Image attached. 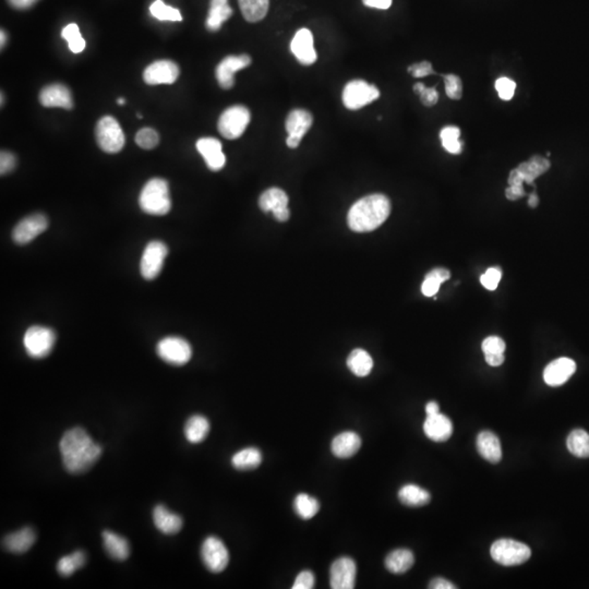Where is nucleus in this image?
Here are the masks:
<instances>
[{
    "mask_svg": "<svg viewBox=\"0 0 589 589\" xmlns=\"http://www.w3.org/2000/svg\"><path fill=\"white\" fill-rule=\"evenodd\" d=\"M59 450L65 468L72 475L88 472L102 455V446L94 442L81 427L71 428L64 433L59 442Z\"/></svg>",
    "mask_w": 589,
    "mask_h": 589,
    "instance_id": "1",
    "label": "nucleus"
},
{
    "mask_svg": "<svg viewBox=\"0 0 589 589\" xmlns=\"http://www.w3.org/2000/svg\"><path fill=\"white\" fill-rule=\"evenodd\" d=\"M391 213V202L384 194H370L355 203L348 213V225L357 232L377 230Z\"/></svg>",
    "mask_w": 589,
    "mask_h": 589,
    "instance_id": "2",
    "label": "nucleus"
},
{
    "mask_svg": "<svg viewBox=\"0 0 589 589\" xmlns=\"http://www.w3.org/2000/svg\"><path fill=\"white\" fill-rule=\"evenodd\" d=\"M139 204L150 216H166L171 209L168 183L161 178L147 181L140 194Z\"/></svg>",
    "mask_w": 589,
    "mask_h": 589,
    "instance_id": "3",
    "label": "nucleus"
},
{
    "mask_svg": "<svg viewBox=\"0 0 589 589\" xmlns=\"http://www.w3.org/2000/svg\"><path fill=\"white\" fill-rule=\"evenodd\" d=\"M494 561L503 567H516L527 562L531 557V548L514 539H499L490 549Z\"/></svg>",
    "mask_w": 589,
    "mask_h": 589,
    "instance_id": "4",
    "label": "nucleus"
},
{
    "mask_svg": "<svg viewBox=\"0 0 589 589\" xmlns=\"http://www.w3.org/2000/svg\"><path fill=\"white\" fill-rule=\"evenodd\" d=\"M96 141L98 147L106 153H118L125 145V135L117 120L112 116H105L98 120L95 128Z\"/></svg>",
    "mask_w": 589,
    "mask_h": 589,
    "instance_id": "5",
    "label": "nucleus"
},
{
    "mask_svg": "<svg viewBox=\"0 0 589 589\" xmlns=\"http://www.w3.org/2000/svg\"><path fill=\"white\" fill-rule=\"evenodd\" d=\"M56 342V334L52 329L34 326L27 329L23 338L25 350L29 357L42 359L47 357Z\"/></svg>",
    "mask_w": 589,
    "mask_h": 589,
    "instance_id": "6",
    "label": "nucleus"
},
{
    "mask_svg": "<svg viewBox=\"0 0 589 589\" xmlns=\"http://www.w3.org/2000/svg\"><path fill=\"white\" fill-rule=\"evenodd\" d=\"M251 120L249 110L245 106L236 105L227 108L218 119V128L220 135L228 140L241 137Z\"/></svg>",
    "mask_w": 589,
    "mask_h": 589,
    "instance_id": "7",
    "label": "nucleus"
},
{
    "mask_svg": "<svg viewBox=\"0 0 589 589\" xmlns=\"http://www.w3.org/2000/svg\"><path fill=\"white\" fill-rule=\"evenodd\" d=\"M380 91L364 80H352L343 91V103L350 110H358L379 98Z\"/></svg>",
    "mask_w": 589,
    "mask_h": 589,
    "instance_id": "8",
    "label": "nucleus"
},
{
    "mask_svg": "<svg viewBox=\"0 0 589 589\" xmlns=\"http://www.w3.org/2000/svg\"><path fill=\"white\" fill-rule=\"evenodd\" d=\"M157 355L167 364L184 366L190 362L192 348L186 340L176 336H168L159 340L157 346Z\"/></svg>",
    "mask_w": 589,
    "mask_h": 589,
    "instance_id": "9",
    "label": "nucleus"
},
{
    "mask_svg": "<svg viewBox=\"0 0 589 589\" xmlns=\"http://www.w3.org/2000/svg\"><path fill=\"white\" fill-rule=\"evenodd\" d=\"M201 557L206 569L212 573H220L230 563V552L220 538L210 536L203 541Z\"/></svg>",
    "mask_w": 589,
    "mask_h": 589,
    "instance_id": "10",
    "label": "nucleus"
},
{
    "mask_svg": "<svg viewBox=\"0 0 589 589\" xmlns=\"http://www.w3.org/2000/svg\"><path fill=\"white\" fill-rule=\"evenodd\" d=\"M167 255H168V248L164 242L157 241V240L149 242L143 251L141 263H140L142 277L149 281L157 279L163 269Z\"/></svg>",
    "mask_w": 589,
    "mask_h": 589,
    "instance_id": "11",
    "label": "nucleus"
},
{
    "mask_svg": "<svg viewBox=\"0 0 589 589\" xmlns=\"http://www.w3.org/2000/svg\"><path fill=\"white\" fill-rule=\"evenodd\" d=\"M48 227V220L44 214L37 213L20 220L13 232V239L18 245H27Z\"/></svg>",
    "mask_w": 589,
    "mask_h": 589,
    "instance_id": "12",
    "label": "nucleus"
},
{
    "mask_svg": "<svg viewBox=\"0 0 589 589\" xmlns=\"http://www.w3.org/2000/svg\"><path fill=\"white\" fill-rule=\"evenodd\" d=\"M357 567L350 557H338L331 565L330 584L333 589H352L356 583Z\"/></svg>",
    "mask_w": 589,
    "mask_h": 589,
    "instance_id": "13",
    "label": "nucleus"
},
{
    "mask_svg": "<svg viewBox=\"0 0 589 589\" xmlns=\"http://www.w3.org/2000/svg\"><path fill=\"white\" fill-rule=\"evenodd\" d=\"M312 123L313 117L308 110H291L285 124L287 133H289V138L286 140L287 147L291 149L298 147L299 143L310 129Z\"/></svg>",
    "mask_w": 589,
    "mask_h": 589,
    "instance_id": "14",
    "label": "nucleus"
},
{
    "mask_svg": "<svg viewBox=\"0 0 589 589\" xmlns=\"http://www.w3.org/2000/svg\"><path fill=\"white\" fill-rule=\"evenodd\" d=\"M289 196L279 188L267 189L259 199V206L263 212L273 213L274 218L279 222L289 220L291 212L289 209Z\"/></svg>",
    "mask_w": 589,
    "mask_h": 589,
    "instance_id": "15",
    "label": "nucleus"
},
{
    "mask_svg": "<svg viewBox=\"0 0 589 589\" xmlns=\"http://www.w3.org/2000/svg\"><path fill=\"white\" fill-rule=\"evenodd\" d=\"M251 64V58L248 55L240 56H227L218 64L216 70V77L218 84L224 90H230L235 84V74L241 69L247 68Z\"/></svg>",
    "mask_w": 589,
    "mask_h": 589,
    "instance_id": "16",
    "label": "nucleus"
},
{
    "mask_svg": "<svg viewBox=\"0 0 589 589\" xmlns=\"http://www.w3.org/2000/svg\"><path fill=\"white\" fill-rule=\"evenodd\" d=\"M179 68L171 60H159L147 67L143 72L145 84L150 86L173 84L178 79Z\"/></svg>",
    "mask_w": 589,
    "mask_h": 589,
    "instance_id": "17",
    "label": "nucleus"
},
{
    "mask_svg": "<svg viewBox=\"0 0 589 589\" xmlns=\"http://www.w3.org/2000/svg\"><path fill=\"white\" fill-rule=\"evenodd\" d=\"M576 371V364L571 358L561 357L548 364L543 371V380L550 387H560Z\"/></svg>",
    "mask_w": 589,
    "mask_h": 589,
    "instance_id": "18",
    "label": "nucleus"
},
{
    "mask_svg": "<svg viewBox=\"0 0 589 589\" xmlns=\"http://www.w3.org/2000/svg\"><path fill=\"white\" fill-rule=\"evenodd\" d=\"M291 53L297 60L305 66H311L317 62V53L313 46V35L310 29H300L297 31L291 44Z\"/></svg>",
    "mask_w": 589,
    "mask_h": 589,
    "instance_id": "19",
    "label": "nucleus"
},
{
    "mask_svg": "<svg viewBox=\"0 0 589 589\" xmlns=\"http://www.w3.org/2000/svg\"><path fill=\"white\" fill-rule=\"evenodd\" d=\"M39 102L44 107H60L65 110L74 107L70 90L60 84L45 86L39 93Z\"/></svg>",
    "mask_w": 589,
    "mask_h": 589,
    "instance_id": "20",
    "label": "nucleus"
},
{
    "mask_svg": "<svg viewBox=\"0 0 589 589\" xmlns=\"http://www.w3.org/2000/svg\"><path fill=\"white\" fill-rule=\"evenodd\" d=\"M196 145L211 171H218L225 166L226 157L222 151V143L218 139L201 138Z\"/></svg>",
    "mask_w": 589,
    "mask_h": 589,
    "instance_id": "21",
    "label": "nucleus"
},
{
    "mask_svg": "<svg viewBox=\"0 0 589 589\" xmlns=\"http://www.w3.org/2000/svg\"><path fill=\"white\" fill-rule=\"evenodd\" d=\"M423 432L435 442H445L453 435L452 421L440 413L427 416V419L423 423Z\"/></svg>",
    "mask_w": 589,
    "mask_h": 589,
    "instance_id": "22",
    "label": "nucleus"
},
{
    "mask_svg": "<svg viewBox=\"0 0 589 589\" xmlns=\"http://www.w3.org/2000/svg\"><path fill=\"white\" fill-rule=\"evenodd\" d=\"M153 522H154L155 527L165 535H176L184 525V522L178 514L173 513L167 509L166 506L161 504L155 506L153 511Z\"/></svg>",
    "mask_w": 589,
    "mask_h": 589,
    "instance_id": "23",
    "label": "nucleus"
},
{
    "mask_svg": "<svg viewBox=\"0 0 589 589\" xmlns=\"http://www.w3.org/2000/svg\"><path fill=\"white\" fill-rule=\"evenodd\" d=\"M360 446L362 439L359 435L352 431H345L333 439L331 450L336 458H350L359 451Z\"/></svg>",
    "mask_w": 589,
    "mask_h": 589,
    "instance_id": "24",
    "label": "nucleus"
},
{
    "mask_svg": "<svg viewBox=\"0 0 589 589\" xmlns=\"http://www.w3.org/2000/svg\"><path fill=\"white\" fill-rule=\"evenodd\" d=\"M477 450L484 460L496 464L502 460L501 442L496 433L482 431L477 437Z\"/></svg>",
    "mask_w": 589,
    "mask_h": 589,
    "instance_id": "25",
    "label": "nucleus"
},
{
    "mask_svg": "<svg viewBox=\"0 0 589 589\" xmlns=\"http://www.w3.org/2000/svg\"><path fill=\"white\" fill-rule=\"evenodd\" d=\"M37 534L32 527H25L15 533L9 534L4 539V547L9 552L21 555L27 552L34 545Z\"/></svg>",
    "mask_w": 589,
    "mask_h": 589,
    "instance_id": "26",
    "label": "nucleus"
},
{
    "mask_svg": "<svg viewBox=\"0 0 589 589\" xmlns=\"http://www.w3.org/2000/svg\"><path fill=\"white\" fill-rule=\"evenodd\" d=\"M102 536L104 548L112 559L116 561L127 560L130 555V545L126 538L110 531H103Z\"/></svg>",
    "mask_w": 589,
    "mask_h": 589,
    "instance_id": "27",
    "label": "nucleus"
},
{
    "mask_svg": "<svg viewBox=\"0 0 589 589\" xmlns=\"http://www.w3.org/2000/svg\"><path fill=\"white\" fill-rule=\"evenodd\" d=\"M415 563V555L409 549H396L385 557V567L392 574H404L409 572Z\"/></svg>",
    "mask_w": 589,
    "mask_h": 589,
    "instance_id": "28",
    "label": "nucleus"
},
{
    "mask_svg": "<svg viewBox=\"0 0 589 589\" xmlns=\"http://www.w3.org/2000/svg\"><path fill=\"white\" fill-rule=\"evenodd\" d=\"M232 15V10L228 5V0H211L210 10L206 21V29L211 32H216Z\"/></svg>",
    "mask_w": 589,
    "mask_h": 589,
    "instance_id": "29",
    "label": "nucleus"
},
{
    "mask_svg": "<svg viewBox=\"0 0 589 589\" xmlns=\"http://www.w3.org/2000/svg\"><path fill=\"white\" fill-rule=\"evenodd\" d=\"M550 161H548L547 159L535 155V157L528 159L527 161H524V163L519 164L516 171H519V176L523 179L524 183L533 185L535 179L545 174V171L550 168Z\"/></svg>",
    "mask_w": 589,
    "mask_h": 589,
    "instance_id": "30",
    "label": "nucleus"
},
{
    "mask_svg": "<svg viewBox=\"0 0 589 589\" xmlns=\"http://www.w3.org/2000/svg\"><path fill=\"white\" fill-rule=\"evenodd\" d=\"M210 431V423L204 416H191L185 425V435L192 444H198L206 440Z\"/></svg>",
    "mask_w": 589,
    "mask_h": 589,
    "instance_id": "31",
    "label": "nucleus"
},
{
    "mask_svg": "<svg viewBox=\"0 0 589 589\" xmlns=\"http://www.w3.org/2000/svg\"><path fill=\"white\" fill-rule=\"evenodd\" d=\"M399 499L404 505L411 508H419L427 505L430 502L431 496L427 490L417 484H405L399 491Z\"/></svg>",
    "mask_w": 589,
    "mask_h": 589,
    "instance_id": "32",
    "label": "nucleus"
},
{
    "mask_svg": "<svg viewBox=\"0 0 589 589\" xmlns=\"http://www.w3.org/2000/svg\"><path fill=\"white\" fill-rule=\"evenodd\" d=\"M348 367L357 377H367L373 368V360L369 352L362 348L352 350L348 359Z\"/></svg>",
    "mask_w": 589,
    "mask_h": 589,
    "instance_id": "33",
    "label": "nucleus"
},
{
    "mask_svg": "<svg viewBox=\"0 0 589 589\" xmlns=\"http://www.w3.org/2000/svg\"><path fill=\"white\" fill-rule=\"evenodd\" d=\"M261 462L262 454L257 448L244 449L232 458V466L241 472L256 470L261 465Z\"/></svg>",
    "mask_w": 589,
    "mask_h": 589,
    "instance_id": "34",
    "label": "nucleus"
},
{
    "mask_svg": "<svg viewBox=\"0 0 589 589\" xmlns=\"http://www.w3.org/2000/svg\"><path fill=\"white\" fill-rule=\"evenodd\" d=\"M238 4L248 22H259L269 11L270 0H238Z\"/></svg>",
    "mask_w": 589,
    "mask_h": 589,
    "instance_id": "35",
    "label": "nucleus"
},
{
    "mask_svg": "<svg viewBox=\"0 0 589 589\" xmlns=\"http://www.w3.org/2000/svg\"><path fill=\"white\" fill-rule=\"evenodd\" d=\"M293 510L300 519H311L320 511V502L307 494H299L293 500Z\"/></svg>",
    "mask_w": 589,
    "mask_h": 589,
    "instance_id": "36",
    "label": "nucleus"
},
{
    "mask_svg": "<svg viewBox=\"0 0 589 589\" xmlns=\"http://www.w3.org/2000/svg\"><path fill=\"white\" fill-rule=\"evenodd\" d=\"M567 449L576 458H589V435L583 429H575L569 435Z\"/></svg>",
    "mask_w": 589,
    "mask_h": 589,
    "instance_id": "37",
    "label": "nucleus"
},
{
    "mask_svg": "<svg viewBox=\"0 0 589 589\" xmlns=\"http://www.w3.org/2000/svg\"><path fill=\"white\" fill-rule=\"evenodd\" d=\"M86 555L84 551L77 550L71 555L62 557L57 563V571L64 577H69L76 571L86 565Z\"/></svg>",
    "mask_w": 589,
    "mask_h": 589,
    "instance_id": "38",
    "label": "nucleus"
},
{
    "mask_svg": "<svg viewBox=\"0 0 589 589\" xmlns=\"http://www.w3.org/2000/svg\"><path fill=\"white\" fill-rule=\"evenodd\" d=\"M461 130L455 126L443 128L440 133L441 141L451 154H460L463 151V143L460 141Z\"/></svg>",
    "mask_w": 589,
    "mask_h": 589,
    "instance_id": "39",
    "label": "nucleus"
},
{
    "mask_svg": "<svg viewBox=\"0 0 589 589\" xmlns=\"http://www.w3.org/2000/svg\"><path fill=\"white\" fill-rule=\"evenodd\" d=\"M150 13H151L152 17H154L155 19L159 20V21L178 22V21L183 20L180 11L176 9V8L169 7V6L165 5L163 0H157V1L152 4L151 7H150Z\"/></svg>",
    "mask_w": 589,
    "mask_h": 589,
    "instance_id": "40",
    "label": "nucleus"
},
{
    "mask_svg": "<svg viewBox=\"0 0 589 589\" xmlns=\"http://www.w3.org/2000/svg\"><path fill=\"white\" fill-rule=\"evenodd\" d=\"M62 37L68 42L71 52L74 53V54L84 52V48H86V41L81 35L78 25H74V23L67 25L62 29Z\"/></svg>",
    "mask_w": 589,
    "mask_h": 589,
    "instance_id": "41",
    "label": "nucleus"
},
{
    "mask_svg": "<svg viewBox=\"0 0 589 589\" xmlns=\"http://www.w3.org/2000/svg\"><path fill=\"white\" fill-rule=\"evenodd\" d=\"M135 142L140 147L145 150L154 149L159 142V135L152 128H143L135 135Z\"/></svg>",
    "mask_w": 589,
    "mask_h": 589,
    "instance_id": "42",
    "label": "nucleus"
},
{
    "mask_svg": "<svg viewBox=\"0 0 589 589\" xmlns=\"http://www.w3.org/2000/svg\"><path fill=\"white\" fill-rule=\"evenodd\" d=\"M445 92L451 100H461L463 96L462 80L456 74H446L444 77Z\"/></svg>",
    "mask_w": 589,
    "mask_h": 589,
    "instance_id": "43",
    "label": "nucleus"
},
{
    "mask_svg": "<svg viewBox=\"0 0 589 589\" xmlns=\"http://www.w3.org/2000/svg\"><path fill=\"white\" fill-rule=\"evenodd\" d=\"M516 84L511 79L503 78L498 79L496 81V90L498 91L499 98L503 100H510L513 98L515 94Z\"/></svg>",
    "mask_w": 589,
    "mask_h": 589,
    "instance_id": "44",
    "label": "nucleus"
},
{
    "mask_svg": "<svg viewBox=\"0 0 589 589\" xmlns=\"http://www.w3.org/2000/svg\"><path fill=\"white\" fill-rule=\"evenodd\" d=\"M501 270L499 267H490L486 273L480 277L482 286L488 291H494L501 281Z\"/></svg>",
    "mask_w": 589,
    "mask_h": 589,
    "instance_id": "45",
    "label": "nucleus"
},
{
    "mask_svg": "<svg viewBox=\"0 0 589 589\" xmlns=\"http://www.w3.org/2000/svg\"><path fill=\"white\" fill-rule=\"evenodd\" d=\"M482 352L486 354H504L506 345L502 338L498 336H489L482 342Z\"/></svg>",
    "mask_w": 589,
    "mask_h": 589,
    "instance_id": "46",
    "label": "nucleus"
},
{
    "mask_svg": "<svg viewBox=\"0 0 589 589\" xmlns=\"http://www.w3.org/2000/svg\"><path fill=\"white\" fill-rule=\"evenodd\" d=\"M316 584V577L311 571L305 570L297 575L293 589H312Z\"/></svg>",
    "mask_w": 589,
    "mask_h": 589,
    "instance_id": "47",
    "label": "nucleus"
},
{
    "mask_svg": "<svg viewBox=\"0 0 589 589\" xmlns=\"http://www.w3.org/2000/svg\"><path fill=\"white\" fill-rule=\"evenodd\" d=\"M441 284L442 283L437 277L428 273L425 275V281H423V286H421V291L425 296H435V293H438L439 289H440Z\"/></svg>",
    "mask_w": 589,
    "mask_h": 589,
    "instance_id": "48",
    "label": "nucleus"
},
{
    "mask_svg": "<svg viewBox=\"0 0 589 589\" xmlns=\"http://www.w3.org/2000/svg\"><path fill=\"white\" fill-rule=\"evenodd\" d=\"M15 164H17V159L15 155L10 152L3 151L0 154V173L1 175L9 174L10 171L15 169Z\"/></svg>",
    "mask_w": 589,
    "mask_h": 589,
    "instance_id": "49",
    "label": "nucleus"
},
{
    "mask_svg": "<svg viewBox=\"0 0 589 589\" xmlns=\"http://www.w3.org/2000/svg\"><path fill=\"white\" fill-rule=\"evenodd\" d=\"M409 72H411L413 78H425V77L435 74L432 65L429 62H421L418 64L411 65L409 68Z\"/></svg>",
    "mask_w": 589,
    "mask_h": 589,
    "instance_id": "50",
    "label": "nucleus"
},
{
    "mask_svg": "<svg viewBox=\"0 0 589 589\" xmlns=\"http://www.w3.org/2000/svg\"><path fill=\"white\" fill-rule=\"evenodd\" d=\"M419 96H421V103L427 107H431V106H435V104L438 103L439 93L435 88H427L425 86L419 93Z\"/></svg>",
    "mask_w": 589,
    "mask_h": 589,
    "instance_id": "51",
    "label": "nucleus"
},
{
    "mask_svg": "<svg viewBox=\"0 0 589 589\" xmlns=\"http://www.w3.org/2000/svg\"><path fill=\"white\" fill-rule=\"evenodd\" d=\"M429 588L431 589H456L458 587L455 586L450 581L445 580L442 577H437L431 581L429 584Z\"/></svg>",
    "mask_w": 589,
    "mask_h": 589,
    "instance_id": "52",
    "label": "nucleus"
},
{
    "mask_svg": "<svg viewBox=\"0 0 589 589\" xmlns=\"http://www.w3.org/2000/svg\"><path fill=\"white\" fill-rule=\"evenodd\" d=\"M506 198L511 201L519 200L522 197L525 196V190L523 186H509L505 190Z\"/></svg>",
    "mask_w": 589,
    "mask_h": 589,
    "instance_id": "53",
    "label": "nucleus"
},
{
    "mask_svg": "<svg viewBox=\"0 0 589 589\" xmlns=\"http://www.w3.org/2000/svg\"><path fill=\"white\" fill-rule=\"evenodd\" d=\"M364 6L376 9H389L392 6V0H362Z\"/></svg>",
    "mask_w": 589,
    "mask_h": 589,
    "instance_id": "54",
    "label": "nucleus"
},
{
    "mask_svg": "<svg viewBox=\"0 0 589 589\" xmlns=\"http://www.w3.org/2000/svg\"><path fill=\"white\" fill-rule=\"evenodd\" d=\"M484 359H486L487 364L491 367H499L503 364L505 357H504V354H486L484 355Z\"/></svg>",
    "mask_w": 589,
    "mask_h": 589,
    "instance_id": "55",
    "label": "nucleus"
},
{
    "mask_svg": "<svg viewBox=\"0 0 589 589\" xmlns=\"http://www.w3.org/2000/svg\"><path fill=\"white\" fill-rule=\"evenodd\" d=\"M11 7L15 9H27V8L32 7L35 3L39 0H7Z\"/></svg>",
    "mask_w": 589,
    "mask_h": 589,
    "instance_id": "56",
    "label": "nucleus"
},
{
    "mask_svg": "<svg viewBox=\"0 0 589 589\" xmlns=\"http://www.w3.org/2000/svg\"><path fill=\"white\" fill-rule=\"evenodd\" d=\"M429 273H430L431 275H433V277H437L441 283H444L445 281H448L451 277L450 272H449L446 269H443V267L432 270V271L429 272Z\"/></svg>",
    "mask_w": 589,
    "mask_h": 589,
    "instance_id": "57",
    "label": "nucleus"
},
{
    "mask_svg": "<svg viewBox=\"0 0 589 589\" xmlns=\"http://www.w3.org/2000/svg\"><path fill=\"white\" fill-rule=\"evenodd\" d=\"M439 413H440V407H439L437 402H430V403L425 405V413H427V416H432Z\"/></svg>",
    "mask_w": 589,
    "mask_h": 589,
    "instance_id": "58",
    "label": "nucleus"
},
{
    "mask_svg": "<svg viewBox=\"0 0 589 589\" xmlns=\"http://www.w3.org/2000/svg\"><path fill=\"white\" fill-rule=\"evenodd\" d=\"M538 203H539V199H538L537 194L534 192V194L529 196V199H528V206L534 209L538 206Z\"/></svg>",
    "mask_w": 589,
    "mask_h": 589,
    "instance_id": "59",
    "label": "nucleus"
},
{
    "mask_svg": "<svg viewBox=\"0 0 589 589\" xmlns=\"http://www.w3.org/2000/svg\"><path fill=\"white\" fill-rule=\"evenodd\" d=\"M425 88V84H421V82H418V84H416L415 86H413V92L419 95V93H421V91H423Z\"/></svg>",
    "mask_w": 589,
    "mask_h": 589,
    "instance_id": "60",
    "label": "nucleus"
},
{
    "mask_svg": "<svg viewBox=\"0 0 589 589\" xmlns=\"http://www.w3.org/2000/svg\"><path fill=\"white\" fill-rule=\"evenodd\" d=\"M0 37H1V48H4V46L6 45V42H7V35H6L5 31L1 29V32H0Z\"/></svg>",
    "mask_w": 589,
    "mask_h": 589,
    "instance_id": "61",
    "label": "nucleus"
},
{
    "mask_svg": "<svg viewBox=\"0 0 589 589\" xmlns=\"http://www.w3.org/2000/svg\"><path fill=\"white\" fill-rule=\"evenodd\" d=\"M125 103H126V100H124V98H118L117 104H119V105H124V104H125Z\"/></svg>",
    "mask_w": 589,
    "mask_h": 589,
    "instance_id": "62",
    "label": "nucleus"
},
{
    "mask_svg": "<svg viewBox=\"0 0 589 589\" xmlns=\"http://www.w3.org/2000/svg\"><path fill=\"white\" fill-rule=\"evenodd\" d=\"M3 104H4V95H3V93H1V105H3Z\"/></svg>",
    "mask_w": 589,
    "mask_h": 589,
    "instance_id": "63",
    "label": "nucleus"
}]
</instances>
